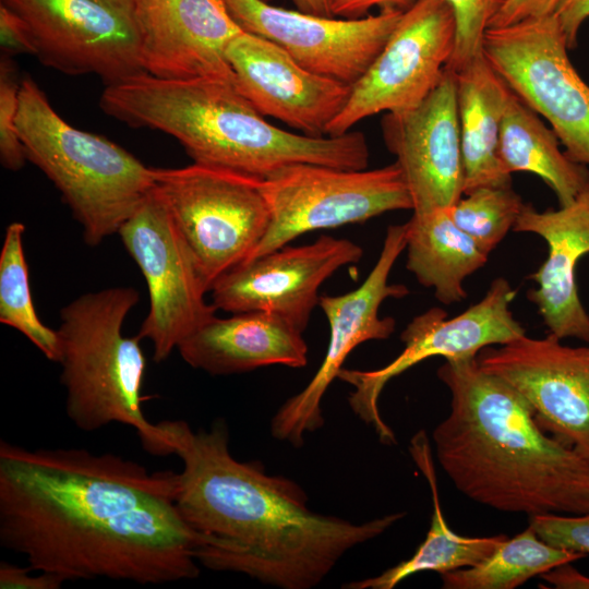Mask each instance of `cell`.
I'll list each match as a JSON object with an SVG mask.
<instances>
[{
    "label": "cell",
    "instance_id": "cell-15",
    "mask_svg": "<svg viewBox=\"0 0 589 589\" xmlns=\"http://www.w3.org/2000/svg\"><path fill=\"white\" fill-rule=\"evenodd\" d=\"M236 23L285 49L303 68L356 83L377 57L402 16L380 10L359 19L322 16L265 0H223Z\"/></svg>",
    "mask_w": 589,
    "mask_h": 589
},
{
    "label": "cell",
    "instance_id": "cell-13",
    "mask_svg": "<svg viewBox=\"0 0 589 589\" xmlns=\"http://www.w3.org/2000/svg\"><path fill=\"white\" fill-rule=\"evenodd\" d=\"M456 39L454 12L444 0H420L402 13L386 44L351 85L346 106L326 135H341L380 112L417 106L440 82Z\"/></svg>",
    "mask_w": 589,
    "mask_h": 589
},
{
    "label": "cell",
    "instance_id": "cell-22",
    "mask_svg": "<svg viewBox=\"0 0 589 589\" xmlns=\"http://www.w3.org/2000/svg\"><path fill=\"white\" fill-rule=\"evenodd\" d=\"M190 366L211 375L250 372L263 366L303 368L308 345L303 332L264 311L213 316L177 348Z\"/></svg>",
    "mask_w": 589,
    "mask_h": 589
},
{
    "label": "cell",
    "instance_id": "cell-26",
    "mask_svg": "<svg viewBox=\"0 0 589 589\" xmlns=\"http://www.w3.org/2000/svg\"><path fill=\"white\" fill-rule=\"evenodd\" d=\"M410 452L431 488L433 513L426 537L408 560L377 576L345 584V589H393L417 573L431 570L442 575L470 567L489 556L507 539L505 534L465 537L453 531L441 509L431 449L423 431L411 440Z\"/></svg>",
    "mask_w": 589,
    "mask_h": 589
},
{
    "label": "cell",
    "instance_id": "cell-21",
    "mask_svg": "<svg viewBox=\"0 0 589 589\" xmlns=\"http://www.w3.org/2000/svg\"><path fill=\"white\" fill-rule=\"evenodd\" d=\"M540 236L548 256L529 278L537 288L527 292L549 334L589 342V315L579 298L576 268L589 253V181L575 200L558 209L538 212L525 204L513 229Z\"/></svg>",
    "mask_w": 589,
    "mask_h": 589
},
{
    "label": "cell",
    "instance_id": "cell-31",
    "mask_svg": "<svg viewBox=\"0 0 589 589\" xmlns=\"http://www.w3.org/2000/svg\"><path fill=\"white\" fill-rule=\"evenodd\" d=\"M21 82L16 79L10 57L0 62V160L11 171L20 170L27 160L24 145L16 129Z\"/></svg>",
    "mask_w": 589,
    "mask_h": 589
},
{
    "label": "cell",
    "instance_id": "cell-28",
    "mask_svg": "<svg viewBox=\"0 0 589 589\" xmlns=\"http://www.w3.org/2000/svg\"><path fill=\"white\" fill-rule=\"evenodd\" d=\"M22 223H11L0 253V322L22 333L51 361L60 360L57 330L46 326L34 308L28 266L23 249Z\"/></svg>",
    "mask_w": 589,
    "mask_h": 589
},
{
    "label": "cell",
    "instance_id": "cell-38",
    "mask_svg": "<svg viewBox=\"0 0 589 589\" xmlns=\"http://www.w3.org/2000/svg\"><path fill=\"white\" fill-rule=\"evenodd\" d=\"M567 562L541 575L542 579L558 589H589V576L584 575Z\"/></svg>",
    "mask_w": 589,
    "mask_h": 589
},
{
    "label": "cell",
    "instance_id": "cell-9",
    "mask_svg": "<svg viewBox=\"0 0 589 589\" xmlns=\"http://www.w3.org/2000/svg\"><path fill=\"white\" fill-rule=\"evenodd\" d=\"M23 25L34 56L68 75L110 85L145 73L140 0H0Z\"/></svg>",
    "mask_w": 589,
    "mask_h": 589
},
{
    "label": "cell",
    "instance_id": "cell-17",
    "mask_svg": "<svg viewBox=\"0 0 589 589\" xmlns=\"http://www.w3.org/2000/svg\"><path fill=\"white\" fill-rule=\"evenodd\" d=\"M362 256L356 242L326 235L304 245L286 244L221 275L209 289L212 303L230 313L269 312L304 332L323 283Z\"/></svg>",
    "mask_w": 589,
    "mask_h": 589
},
{
    "label": "cell",
    "instance_id": "cell-37",
    "mask_svg": "<svg viewBox=\"0 0 589 589\" xmlns=\"http://www.w3.org/2000/svg\"><path fill=\"white\" fill-rule=\"evenodd\" d=\"M554 15L565 35L568 49L576 48L579 29L589 19V0H561Z\"/></svg>",
    "mask_w": 589,
    "mask_h": 589
},
{
    "label": "cell",
    "instance_id": "cell-11",
    "mask_svg": "<svg viewBox=\"0 0 589 589\" xmlns=\"http://www.w3.org/2000/svg\"><path fill=\"white\" fill-rule=\"evenodd\" d=\"M118 235L148 288L149 309L137 336L151 341L154 360L163 362L218 310L205 300L208 288L196 260L154 187Z\"/></svg>",
    "mask_w": 589,
    "mask_h": 589
},
{
    "label": "cell",
    "instance_id": "cell-34",
    "mask_svg": "<svg viewBox=\"0 0 589 589\" xmlns=\"http://www.w3.org/2000/svg\"><path fill=\"white\" fill-rule=\"evenodd\" d=\"M29 566L21 567L7 562L0 564L1 589H59L64 584L59 577L37 572L33 575Z\"/></svg>",
    "mask_w": 589,
    "mask_h": 589
},
{
    "label": "cell",
    "instance_id": "cell-39",
    "mask_svg": "<svg viewBox=\"0 0 589 589\" xmlns=\"http://www.w3.org/2000/svg\"><path fill=\"white\" fill-rule=\"evenodd\" d=\"M299 11L322 15L333 16L330 12L329 0H291Z\"/></svg>",
    "mask_w": 589,
    "mask_h": 589
},
{
    "label": "cell",
    "instance_id": "cell-18",
    "mask_svg": "<svg viewBox=\"0 0 589 589\" xmlns=\"http://www.w3.org/2000/svg\"><path fill=\"white\" fill-rule=\"evenodd\" d=\"M381 127L385 145L404 175L413 212L449 207L462 196L456 72L445 67L421 103L386 112Z\"/></svg>",
    "mask_w": 589,
    "mask_h": 589
},
{
    "label": "cell",
    "instance_id": "cell-25",
    "mask_svg": "<svg viewBox=\"0 0 589 589\" xmlns=\"http://www.w3.org/2000/svg\"><path fill=\"white\" fill-rule=\"evenodd\" d=\"M560 145L554 131L509 87L500 132L502 165L510 175H537L552 189L560 206H565L589 181V169L570 159Z\"/></svg>",
    "mask_w": 589,
    "mask_h": 589
},
{
    "label": "cell",
    "instance_id": "cell-33",
    "mask_svg": "<svg viewBox=\"0 0 589 589\" xmlns=\"http://www.w3.org/2000/svg\"><path fill=\"white\" fill-rule=\"evenodd\" d=\"M561 0H504L489 23V27H503L529 19L555 13ZM488 27V28H489Z\"/></svg>",
    "mask_w": 589,
    "mask_h": 589
},
{
    "label": "cell",
    "instance_id": "cell-14",
    "mask_svg": "<svg viewBox=\"0 0 589 589\" xmlns=\"http://www.w3.org/2000/svg\"><path fill=\"white\" fill-rule=\"evenodd\" d=\"M406 224L387 227L378 259L358 288L320 297L318 306L329 326L326 353L305 387L287 399L273 417L271 432L276 440L302 446L306 433L323 426V397L350 352L365 341L384 340L394 333L395 320L381 317L378 310L386 299L409 293L405 285L388 283L393 266L406 248Z\"/></svg>",
    "mask_w": 589,
    "mask_h": 589
},
{
    "label": "cell",
    "instance_id": "cell-24",
    "mask_svg": "<svg viewBox=\"0 0 589 589\" xmlns=\"http://www.w3.org/2000/svg\"><path fill=\"white\" fill-rule=\"evenodd\" d=\"M406 268L444 304L467 297L465 279L488 261L476 241L450 218L447 207L413 212L406 223Z\"/></svg>",
    "mask_w": 589,
    "mask_h": 589
},
{
    "label": "cell",
    "instance_id": "cell-27",
    "mask_svg": "<svg viewBox=\"0 0 589 589\" xmlns=\"http://www.w3.org/2000/svg\"><path fill=\"white\" fill-rule=\"evenodd\" d=\"M585 556L546 543L529 526L476 565L442 574L441 578L445 589H514L560 564Z\"/></svg>",
    "mask_w": 589,
    "mask_h": 589
},
{
    "label": "cell",
    "instance_id": "cell-6",
    "mask_svg": "<svg viewBox=\"0 0 589 589\" xmlns=\"http://www.w3.org/2000/svg\"><path fill=\"white\" fill-rule=\"evenodd\" d=\"M16 129L27 160L59 190L91 247L118 233L154 187L153 168L68 123L28 76L20 85Z\"/></svg>",
    "mask_w": 589,
    "mask_h": 589
},
{
    "label": "cell",
    "instance_id": "cell-36",
    "mask_svg": "<svg viewBox=\"0 0 589 589\" xmlns=\"http://www.w3.org/2000/svg\"><path fill=\"white\" fill-rule=\"evenodd\" d=\"M418 1L420 0H329V5L335 17L359 19L368 15L374 8L405 12Z\"/></svg>",
    "mask_w": 589,
    "mask_h": 589
},
{
    "label": "cell",
    "instance_id": "cell-3",
    "mask_svg": "<svg viewBox=\"0 0 589 589\" xmlns=\"http://www.w3.org/2000/svg\"><path fill=\"white\" fill-rule=\"evenodd\" d=\"M450 410L432 433L440 466L470 500L507 513L589 512V461L548 436L525 397L477 357L445 360Z\"/></svg>",
    "mask_w": 589,
    "mask_h": 589
},
{
    "label": "cell",
    "instance_id": "cell-10",
    "mask_svg": "<svg viewBox=\"0 0 589 589\" xmlns=\"http://www.w3.org/2000/svg\"><path fill=\"white\" fill-rule=\"evenodd\" d=\"M483 55L528 106L545 118L565 153L589 166V84L569 60L554 14L489 27Z\"/></svg>",
    "mask_w": 589,
    "mask_h": 589
},
{
    "label": "cell",
    "instance_id": "cell-19",
    "mask_svg": "<svg viewBox=\"0 0 589 589\" xmlns=\"http://www.w3.org/2000/svg\"><path fill=\"white\" fill-rule=\"evenodd\" d=\"M226 57L238 89L263 116L309 136L326 135L350 95V85L303 68L277 44L245 31Z\"/></svg>",
    "mask_w": 589,
    "mask_h": 589
},
{
    "label": "cell",
    "instance_id": "cell-5",
    "mask_svg": "<svg viewBox=\"0 0 589 589\" xmlns=\"http://www.w3.org/2000/svg\"><path fill=\"white\" fill-rule=\"evenodd\" d=\"M139 300L133 287L117 286L81 294L61 309L60 381L67 416L77 429L93 432L111 423L130 425L149 452L158 428L142 410L146 358L141 338L122 333Z\"/></svg>",
    "mask_w": 589,
    "mask_h": 589
},
{
    "label": "cell",
    "instance_id": "cell-40",
    "mask_svg": "<svg viewBox=\"0 0 589 589\" xmlns=\"http://www.w3.org/2000/svg\"><path fill=\"white\" fill-rule=\"evenodd\" d=\"M265 1L271 2L272 0H265Z\"/></svg>",
    "mask_w": 589,
    "mask_h": 589
},
{
    "label": "cell",
    "instance_id": "cell-1",
    "mask_svg": "<svg viewBox=\"0 0 589 589\" xmlns=\"http://www.w3.org/2000/svg\"><path fill=\"white\" fill-rule=\"evenodd\" d=\"M176 489V472L116 454L2 440L0 544L64 582L193 579L201 534L179 513Z\"/></svg>",
    "mask_w": 589,
    "mask_h": 589
},
{
    "label": "cell",
    "instance_id": "cell-29",
    "mask_svg": "<svg viewBox=\"0 0 589 589\" xmlns=\"http://www.w3.org/2000/svg\"><path fill=\"white\" fill-rule=\"evenodd\" d=\"M447 207L453 221L490 253L513 229L524 202L512 187L473 190Z\"/></svg>",
    "mask_w": 589,
    "mask_h": 589
},
{
    "label": "cell",
    "instance_id": "cell-23",
    "mask_svg": "<svg viewBox=\"0 0 589 589\" xmlns=\"http://www.w3.org/2000/svg\"><path fill=\"white\" fill-rule=\"evenodd\" d=\"M456 74L462 195L484 187H512L510 173L498 157L501 122L509 86L483 53Z\"/></svg>",
    "mask_w": 589,
    "mask_h": 589
},
{
    "label": "cell",
    "instance_id": "cell-30",
    "mask_svg": "<svg viewBox=\"0 0 589 589\" xmlns=\"http://www.w3.org/2000/svg\"><path fill=\"white\" fill-rule=\"evenodd\" d=\"M456 20V39L446 68L458 72L483 53L489 23L504 0H444Z\"/></svg>",
    "mask_w": 589,
    "mask_h": 589
},
{
    "label": "cell",
    "instance_id": "cell-32",
    "mask_svg": "<svg viewBox=\"0 0 589 589\" xmlns=\"http://www.w3.org/2000/svg\"><path fill=\"white\" fill-rule=\"evenodd\" d=\"M529 526L540 539L555 548L589 554V512L536 515L530 517Z\"/></svg>",
    "mask_w": 589,
    "mask_h": 589
},
{
    "label": "cell",
    "instance_id": "cell-4",
    "mask_svg": "<svg viewBox=\"0 0 589 589\" xmlns=\"http://www.w3.org/2000/svg\"><path fill=\"white\" fill-rule=\"evenodd\" d=\"M99 106L130 127L171 135L195 164L259 179L298 164L359 170L369 163L362 132L309 136L280 129L227 80L141 73L107 85Z\"/></svg>",
    "mask_w": 589,
    "mask_h": 589
},
{
    "label": "cell",
    "instance_id": "cell-35",
    "mask_svg": "<svg viewBox=\"0 0 589 589\" xmlns=\"http://www.w3.org/2000/svg\"><path fill=\"white\" fill-rule=\"evenodd\" d=\"M0 43L4 56L19 53L34 56L32 43L17 17L7 8L0 5Z\"/></svg>",
    "mask_w": 589,
    "mask_h": 589
},
{
    "label": "cell",
    "instance_id": "cell-7",
    "mask_svg": "<svg viewBox=\"0 0 589 589\" xmlns=\"http://www.w3.org/2000/svg\"><path fill=\"white\" fill-rule=\"evenodd\" d=\"M153 178L209 292L221 275L250 259L267 231L262 179L195 163L153 168Z\"/></svg>",
    "mask_w": 589,
    "mask_h": 589
},
{
    "label": "cell",
    "instance_id": "cell-12",
    "mask_svg": "<svg viewBox=\"0 0 589 589\" xmlns=\"http://www.w3.org/2000/svg\"><path fill=\"white\" fill-rule=\"evenodd\" d=\"M516 293L508 280L496 278L479 302L453 318H447L446 312L440 308L429 309L413 317L400 335L405 345L402 351L388 364L375 370L342 368L337 378L353 387L348 396L352 411L373 428L382 443H396L395 434L378 408L386 384L429 358L455 360L477 357L488 346L508 344L526 335L509 308Z\"/></svg>",
    "mask_w": 589,
    "mask_h": 589
},
{
    "label": "cell",
    "instance_id": "cell-2",
    "mask_svg": "<svg viewBox=\"0 0 589 589\" xmlns=\"http://www.w3.org/2000/svg\"><path fill=\"white\" fill-rule=\"evenodd\" d=\"M155 455L182 460L176 506L201 534L196 558L208 569L244 574L280 589L320 585L351 549L404 517L365 522L312 512L294 481L267 474L259 462L237 460L223 419L193 431L182 420L157 423Z\"/></svg>",
    "mask_w": 589,
    "mask_h": 589
},
{
    "label": "cell",
    "instance_id": "cell-20",
    "mask_svg": "<svg viewBox=\"0 0 589 589\" xmlns=\"http://www.w3.org/2000/svg\"><path fill=\"white\" fill-rule=\"evenodd\" d=\"M140 23L145 73L236 83L226 50L243 29L223 0H140Z\"/></svg>",
    "mask_w": 589,
    "mask_h": 589
},
{
    "label": "cell",
    "instance_id": "cell-16",
    "mask_svg": "<svg viewBox=\"0 0 589 589\" xmlns=\"http://www.w3.org/2000/svg\"><path fill=\"white\" fill-rule=\"evenodd\" d=\"M477 361L525 397L543 430L589 461V346L524 335L481 349Z\"/></svg>",
    "mask_w": 589,
    "mask_h": 589
},
{
    "label": "cell",
    "instance_id": "cell-8",
    "mask_svg": "<svg viewBox=\"0 0 589 589\" xmlns=\"http://www.w3.org/2000/svg\"><path fill=\"white\" fill-rule=\"evenodd\" d=\"M262 190L269 208V225L247 262L310 231L363 223L390 211L412 209L407 183L396 163L372 170L292 165L262 179Z\"/></svg>",
    "mask_w": 589,
    "mask_h": 589
}]
</instances>
